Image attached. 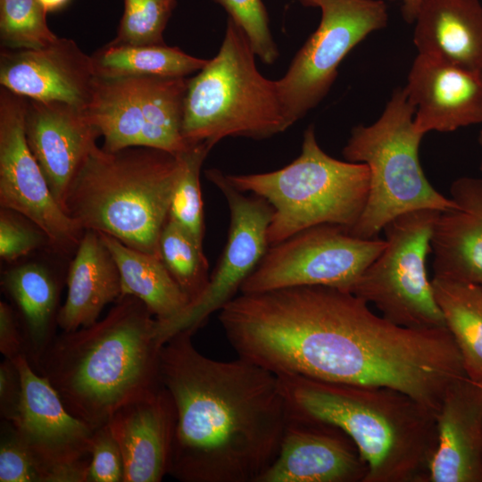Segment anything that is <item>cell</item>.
Instances as JSON below:
<instances>
[{
  "label": "cell",
  "instance_id": "cell-1",
  "mask_svg": "<svg viewBox=\"0 0 482 482\" xmlns=\"http://www.w3.org/2000/svg\"><path fill=\"white\" fill-rule=\"evenodd\" d=\"M219 320L238 357L275 375L388 386L436 413L450 386L468 378L447 328L398 326L337 287L241 293Z\"/></svg>",
  "mask_w": 482,
  "mask_h": 482
},
{
  "label": "cell",
  "instance_id": "cell-2",
  "mask_svg": "<svg viewBox=\"0 0 482 482\" xmlns=\"http://www.w3.org/2000/svg\"><path fill=\"white\" fill-rule=\"evenodd\" d=\"M192 336L174 335L160 353V381L177 412L168 474L181 482H258L287 425L279 379L241 357L211 359Z\"/></svg>",
  "mask_w": 482,
  "mask_h": 482
},
{
  "label": "cell",
  "instance_id": "cell-3",
  "mask_svg": "<svg viewBox=\"0 0 482 482\" xmlns=\"http://www.w3.org/2000/svg\"><path fill=\"white\" fill-rule=\"evenodd\" d=\"M156 326L142 301L121 296L103 320L56 336L34 370L72 415L98 428L160 385Z\"/></svg>",
  "mask_w": 482,
  "mask_h": 482
},
{
  "label": "cell",
  "instance_id": "cell-4",
  "mask_svg": "<svg viewBox=\"0 0 482 482\" xmlns=\"http://www.w3.org/2000/svg\"><path fill=\"white\" fill-rule=\"evenodd\" d=\"M278 378L291 410L334 425L353 441L368 466L364 482H428L437 444L435 411L388 386Z\"/></svg>",
  "mask_w": 482,
  "mask_h": 482
},
{
  "label": "cell",
  "instance_id": "cell-5",
  "mask_svg": "<svg viewBox=\"0 0 482 482\" xmlns=\"http://www.w3.org/2000/svg\"><path fill=\"white\" fill-rule=\"evenodd\" d=\"M181 169V153L96 145L72 180L63 210L83 230L161 258L160 236Z\"/></svg>",
  "mask_w": 482,
  "mask_h": 482
},
{
  "label": "cell",
  "instance_id": "cell-6",
  "mask_svg": "<svg viewBox=\"0 0 482 482\" xmlns=\"http://www.w3.org/2000/svg\"><path fill=\"white\" fill-rule=\"evenodd\" d=\"M244 31L228 19L218 54L188 79L182 135L212 148L226 137L265 139L288 129L276 80L258 71Z\"/></svg>",
  "mask_w": 482,
  "mask_h": 482
},
{
  "label": "cell",
  "instance_id": "cell-7",
  "mask_svg": "<svg viewBox=\"0 0 482 482\" xmlns=\"http://www.w3.org/2000/svg\"><path fill=\"white\" fill-rule=\"evenodd\" d=\"M226 178L237 189L252 192L272 207L269 245L320 224L350 229L364 209L370 188L368 166L326 154L312 125L303 133L300 155L288 165L270 172L227 174Z\"/></svg>",
  "mask_w": 482,
  "mask_h": 482
},
{
  "label": "cell",
  "instance_id": "cell-8",
  "mask_svg": "<svg viewBox=\"0 0 482 482\" xmlns=\"http://www.w3.org/2000/svg\"><path fill=\"white\" fill-rule=\"evenodd\" d=\"M414 124V107L404 87L397 88L371 125L355 126L343 149L345 159L365 163L370 188L364 209L347 232L374 238L397 216L415 210L460 208L427 179L419 159L423 137Z\"/></svg>",
  "mask_w": 482,
  "mask_h": 482
},
{
  "label": "cell",
  "instance_id": "cell-9",
  "mask_svg": "<svg viewBox=\"0 0 482 482\" xmlns=\"http://www.w3.org/2000/svg\"><path fill=\"white\" fill-rule=\"evenodd\" d=\"M442 212L403 213L385 228L386 246L349 292L373 303L390 322L413 329L447 328L426 271L435 223Z\"/></svg>",
  "mask_w": 482,
  "mask_h": 482
},
{
  "label": "cell",
  "instance_id": "cell-10",
  "mask_svg": "<svg viewBox=\"0 0 482 482\" xmlns=\"http://www.w3.org/2000/svg\"><path fill=\"white\" fill-rule=\"evenodd\" d=\"M187 83L186 77L96 76L85 112L104 137L103 148L186 151L191 145L182 135Z\"/></svg>",
  "mask_w": 482,
  "mask_h": 482
},
{
  "label": "cell",
  "instance_id": "cell-11",
  "mask_svg": "<svg viewBox=\"0 0 482 482\" xmlns=\"http://www.w3.org/2000/svg\"><path fill=\"white\" fill-rule=\"evenodd\" d=\"M300 1L304 6L319 7L321 19L286 74L276 80L288 128L327 96L349 52L388 21L384 0Z\"/></svg>",
  "mask_w": 482,
  "mask_h": 482
},
{
  "label": "cell",
  "instance_id": "cell-12",
  "mask_svg": "<svg viewBox=\"0 0 482 482\" xmlns=\"http://www.w3.org/2000/svg\"><path fill=\"white\" fill-rule=\"evenodd\" d=\"M386 246V239L360 238L337 225L313 226L270 245L240 292L252 294L298 286L350 291Z\"/></svg>",
  "mask_w": 482,
  "mask_h": 482
},
{
  "label": "cell",
  "instance_id": "cell-13",
  "mask_svg": "<svg viewBox=\"0 0 482 482\" xmlns=\"http://www.w3.org/2000/svg\"><path fill=\"white\" fill-rule=\"evenodd\" d=\"M205 175L228 202L230 224L227 243L200 297L179 316L167 321L156 320L157 335L162 345L179 332L194 334L211 314L220 311L235 297L270 246L267 231L272 216L270 204L255 195H245L217 169L207 170Z\"/></svg>",
  "mask_w": 482,
  "mask_h": 482
},
{
  "label": "cell",
  "instance_id": "cell-14",
  "mask_svg": "<svg viewBox=\"0 0 482 482\" xmlns=\"http://www.w3.org/2000/svg\"><path fill=\"white\" fill-rule=\"evenodd\" d=\"M13 361L21 373L22 393L17 413L9 422L40 467L44 482H87L96 428L66 409L25 355Z\"/></svg>",
  "mask_w": 482,
  "mask_h": 482
},
{
  "label": "cell",
  "instance_id": "cell-15",
  "mask_svg": "<svg viewBox=\"0 0 482 482\" xmlns=\"http://www.w3.org/2000/svg\"><path fill=\"white\" fill-rule=\"evenodd\" d=\"M27 98L0 90V204L26 217L50 243L69 249L85 230L54 197L25 134Z\"/></svg>",
  "mask_w": 482,
  "mask_h": 482
},
{
  "label": "cell",
  "instance_id": "cell-16",
  "mask_svg": "<svg viewBox=\"0 0 482 482\" xmlns=\"http://www.w3.org/2000/svg\"><path fill=\"white\" fill-rule=\"evenodd\" d=\"M367 472L342 429L288 407L278 454L258 482H364Z\"/></svg>",
  "mask_w": 482,
  "mask_h": 482
},
{
  "label": "cell",
  "instance_id": "cell-17",
  "mask_svg": "<svg viewBox=\"0 0 482 482\" xmlns=\"http://www.w3.org/2000/svg\"><path fill=\"white\" fill-rule=\"evenodd\" d=\"M96 74L91 55L70 38L39 49H1L2 87L29 100L60 102L85 110Z\"/></svg>",
  "mask_w": 482,
  "mask_h": 482
},
{
  "label": "cell",
  "instance_id": "cell-18",
  "mask_svg": "<svg viewBox=\"0 0 482 482\" xmlns=\"http://www.w3.org/2000/svg\"><path fill=\"white\" fill-rule=\"evenodd\" d=\"M25 134L54 197L63 209L72 180L96 146L99 130L85 110L27 99Z\"/></svg>",
  "mask_w": 482,
  "mask_h": 482
},
{
  "label": "cell",
  "instance_id": "cell-19",
  "mask_svg": "<svg viewBox=\"0 0 482 482\" xmlns=\"http://www.w3.org/2000/svg\"><path fill=\"white\" fill-rule=\"evenodd\" d=\"M404 90L414 107L415 128L423 135L482 123L479 72L418 54Z\"/></svg>",
  "mask_w": 482,
  "mask_h": 482
},
{
  "label": "cell",
  "instance_id": "cell-20",
  "mask_svg": "<svg viewBox=\"0 0 482 482\" xmlns=\"http://www.w3.org/2000/svg\"><path fill=\"white\" fill-rule=\"evenodd\" d=\"M177 412L172 396L160 383L123 404L107 425L123 458V482H160L168 474Z\"/></svg>",
  "mask_w": 482,
  "mask_h": 482
},
{
  "label": "cell",
  "instance_id": "cell-21",
  "mask_svg": "<svg viewBox=\"0 0 482 482\" xmlns=\"http://www.w3.org/2000/svg\"><path fill=\"white\" fill-rule=\"evenodd\" d=\"M437 444L428 482H482V387L453 384L436 412Z\"/></svg>",
  "mask_w": 482,
  "mask_h": 482
},
{
  "label": "cell",
  "instance_id": "cell-22",
  "mask_svg": "<svg viewBox=\"0 0 482 482\" xmlns=\"http://www.w3.org/2000/svg\"><path fill=\"white\" fill-rule=\"evenodd\" d=\"M460 207L439 214L431 236L434 277L482 286V199L469 177L451 186Z\"/></svg>",
  "mask_w": 482,
  "mask_h": 482
},
{
  "label": "cell",
  "instance_id": "cell-23",
  "mask_svg": "<svg viewBox=\"0 0 482 482\" xmlns=\"http://www.w3.org/2000/svg\"><path fill=\"white\" fill-rule=\"evenodd\" d=\"M419 54L482 71V4L479 0H424L414 21Z\"/></svg>",
  "mask_w": 482,
  "mask_h": 482
},
{
  "label": "cell",
  "instance_id": "cell-24",
  "mask_svg": "<svg viewBox=\"0 0 482 482\" xmlns=\"http://www.w3.org/2000/svg\"><path fill=\"white\" fill-rule=\"evenodd\" d=\"M67 296L57 317L62 331L88 327L98 320L103 309L121 297L118 266L95 230H85L70 264Z\"/></svg>",
  "mask_w": 482,
  "mask_h": 482
},
{
  "label": "cell",
  "instance_id": "cell-25",
  "mask_svg": "<svg viewBox=\"0 0 482 482\" xmlns=\"http://www.w3.org/2000/svg\"><path fill=\"white\" fill-rule=\"evenodd\" d=\"M1 284L21 312L25 356L34 369L56 337L58 283L43 265L27 263L4 271Z\"/></svg>",
  "mask_w": 482,
  "mask_h": 482
},
{
  "label": "cell",
  "instance_id": "cell-26",
  "mask_svg": "<svg viewBox=\"0 0 482 482\" xmlns=\"http://www.w3.org/2000/svg\"><path fill=\"white\" fill-rule=\"evenodd\" d=\"M99 234L118 266L121 296L138 298L158 321L170 320L187 309L190 299L160 257L131 248L110 235Z\"/></svg>",
  "mask_w": 482,
  "mask_h": 482
},
{
  "label": "cell",
  "instance_id": "cell-27",
  "mask_svg": "<svg viewBox=\"0 0 482 482\" xmlns=\"http://www.w3.org/2000/svg\"><path fill=\"white\" fill-rule=\"evenodd\" d=\"M431 285L466 375L482 387V287L438 277Z\"/></svg>",
  "mask_w": 482,
  "mask_h": 482
},
{
  "label": "cell",
  "instance_id": "cell-28",
  "mask_svg": "<svg viewBox=\"0 0 482 482\" xmlns=\"http://www.w3.org/2000/svg\"><path fill=\"white\" fill-rule=\"evenodd\" d=\"M95 74L101 78L159 76L181 78L202 70L208 60L179 47L130 46L109 42L91 55Z\"/></svg>",
  "mask_w": 482,
  "mask_h": 482
},
{
  "label": "cell",
  "instance_id": "cell-29",
  "mask_svg": "<svg viewBox=\"0 0 482 482\" xmlns=\"http://www.w3.org/2000/svg\"><path fill=\"white\" fill-rule=\"evenodd\" d=\"M160 255L166 268L190 299L200 297L209 282L208 262L199 245L183 228L167 219L159 240Z\"/></svg>",
  "mask_w": 482,
  "mask_h": 482
},
{
  "label": "cell",
  "instance_id": "cell-30",
  "mask_svg": "<svg viewBox=\"0 0 482 482\" xmlns=\"http://www.w3.org/2000/svg\"><path fill=\"white\" fill-rule=\"evenodd\" d=\"M211 149L208 144L202 142L191 145L181 153L182 169L173 190L168 216L202 245L204 220L200 171Z\"/></svg>",
  "mask_w": 482,
  "mask_h": 482
},
{
  "label": "cell",
  "instance_id": "cell-31",
  "mask_svg": "<svg viewBox=\"0 0 482 482\" xmlns=\"http://www.w3.org/2000/svg\"><path fill=\"white\" fill-rule=\"evenodd\" d=\"M37 0H0V41L11 50L39 49L59 37L50 29Z\"/></svg>",
  "mask_w": 482,
  "mask_h": 482
},
{
  "label": "cell",
  "instance_id": "cell-32",
  "mask_svg": "<svg viewBox=\"0 0 482 482\" xmlns=\"http://www.w3.org/2000/svg\"><path fill=\"white\" fill-rule=\"evenodd\" d=\"M176 0H124L114 43L130 46L162 45L163 31Z\"/></svg>",
  "mask_w": 482,
  "mask_h": 482
},
{
  "label": "cell",
  "instance_id": "cell-33",
  "mask_svg": "<svg viewBox=\"0 0 482 482\" xmlns=\"http://www.w3.org/2000/svg\"><path fill=\"white\" fill-rule=\"evenodd\" d=\"M229 13V18L247 37L253 51L260 60L273 63L278 57V50L273 40L267 10L262 0H211Z\"/></svg>",
  "mask_w": 482,
  "mask_h": 482
},
{
  "label": "cell",
  "instance_id": "cell-34",
  "mask_svg": "<svg viewBox=\"0 0 482 482\" xmlns=\"http://www.w3.org/2000/svg\"><path fill=\"white\" fill-rule=\"evenodd\" d=\"M0 482H44L37 462L4 420L1 422Z\"/></svg>",
  "mask_w": 482,
  "mask_h": 482
},
{
  "label": "cell",
  "instance_id": "cell-35",
  "mask_svg": "<svg viewBox=\"0 0 482 482\" xmlns=\"http://www.w3.org/2000/svg\"><path fill=\"white\" fill-rule=\"evenodd\" d=\"M90 455L87 482H123L122 453L107 424L96 429Z\"/></svg>",
  "mask_w": 482,
  "mask_h": 482
},
{
  "label": "cell",
  "instance_id": "cell-36",
  "mask_svg": "<svg viewBox=\"0 0 482 482\" xmlns=\"http://www.w3.org/2000/svg\"><path fill=\"white\" fill-rule=\"evenodd\" d=\"M12 211L2 208L0 213V257L12 262L39 246L46 237L41 230L27 226Z\"/></svg>",
  "mask_w": 482,
  "mask_h": 482
},
{
  "label": "cell",
  "instance_id": "cell-37",
  "mask_svg": "<svg viewBox=\"0 0 482 482\" xmlns=\"http://www.w3.org/2000/svg\"><path fill=\"white\" fill-rule=\"evenodd\" d=\"M22 385L20 370L13 360L4 358L0 364V413L2 420L15 417L21 400Z\"/></svg>",
  "mask_w": 482,
  "mask_h": 482
},
{
  "label": "cell",
  "instance_id": "cell-38",
  "mask_svg": "<svg viewBox=\"0 0 482 482\" xmlns=\"http://www.w3.org/2000/svg\"><path fill=\"white\" fill-rule=\"evenodd\" d=\"M0 352L10 360L25 355L22 328H20L11 306L3 301L0 302Z\"/></svg>",
  "mask_w": 482,
  "mask_h": 482
},
{
  "label": "cell",
  "instance_id": "cell-39",
  "mask_svg": "<svg viewBox=\"0 0 482 482\" xmlns=\"http://www.w3.org/2000/svg\"><path fill=\"white\" fill-rule=\"evenodd\" d=\"M399 1L401 3V10L403 19L408 23H412L415 21L419 9L424 0H391Z\"/></svg>",
  "mask_w": 482,
  "mask_h": 482
},
{
  "label": "cell",
  "instance_id": "cell-40",
  "mask_svg": "<svg viewBox=\"0 0 482 482\" xmlns=\"http://www.w3.org/2000/svg\"><path fill=\"white\" fill-rule=\"evenodd\" d=\"M46 12H55L64 7L70 0H37Z\"/></svg>",
  "mask_w": 482,
  "mask_h": 482
},
{
  "label": "cell",
  "instance_id": "cell-41",
  "mask_svg": "<svg viewBox=\"0 0 482 482\" xmlns=\"http://www.w3.org/2000/svg\"><path fill=\"white\" fill-rule=\"evenodd\" d=\"M470 182L474 191L482 199V179H476V178H470Z\"/></svg>",
  "mask_w": 482,
  "mask_h": 482
},
{
  "label": "cell",
  "instance_id": "cell-42",
  "mask_svg": "<svg viewBox=\"0 0 482 482\" xmlns=\"http://www.w3.org/2000/svg\"><path fill=\"white\" fill-rule=\"evenodd\" d=\"M478 144L481 147V152H482V130L480 131L479 136H478ZM480 170L482 171V156H481V162H480Z\"/></svg>",
  "mask_w": 482,
  "mask_h": 482
},
{
  "label": "cell",
  "instance_id": "cell-43",
  "mask_svg": "<svg viewBox=\"0 0 482 482\" xmlns=\"http://www.w3.org/2000/svg\"><path fill=\"white\" fill-rule=\"evenodd\" d=\"M480 74H481V77H482V71H481Z\"/></svg>",
  "mask_w": 482,
  "mask_h": 482
},
{
  "label": "cell",
  "instance_id": "cell-44",
  "mask_svg": "<svg viewBox=\"0 0 482 482\" xmlns=\"http://www.w3.org/2000/svg\"><path fill=\"white\" fill-rule=\"evenodd\" d=\"M482 287V286H481Z\"/></svg>",
  "mask_w": 482,
  "mask_h": 482
}]
</instances>
